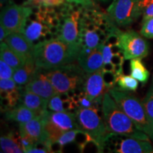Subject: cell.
I'll list each match as a JSON object with an SVG mask.
<instances>
[{"mask_svg":"<svg viewBox=\"0 0 153 153\" xmlns=\"http://www.w3.org/2000/svg\"><path fill=\"white\" fill-rule=\"evenodd\" d=\"M81 49L79 44L70 45L60 38L44 41L34 47V60L38 68L51 70L74 62Z\"/></svg>","mask_w":153,"mask_h":153,"instance_id":"1","label":"cell"},{"mask_svg":"<svg viewBox=\"0 0 153 153\" xmlns=\"http://www.w3.org/2000/svg\"><path fill=\"white\" fill-rule=\"evenodd\" d=\"M103 119L107 129L120 136L150 140V137L137 128L134 122L119 108L109 93L104 94L101 106Z\"/></svg>","mask_w":153,"mask_h":153,"instance_id":"2","label":"cell"},{"mask_svg":"<svg viewBox=\"0 0 153 153\" xmlns=\"http://www.w3.org/2000/svg\"><path fill=\"white\" fill-rule=\"evenodd\" d=\"M100 109L97 107L79 108L74 112L80 129L90 135L97 144L99 152H104L107 140L111 133L107 129L104 120L99 115Z\"/></svg>","mask_w":153,"mask_h":153,"instance_id":"3","label":"cell"},{"mask_svg":"<svg viewBox=\"0 0 153 153\" xmlns=\"http://www.w3.org/2000/svg\"><path fill=\"white\" fill-rule=\"evenodd\" d=\"M57 94L67 93L78 88H83L87 73L79 64L74 62L45 70Z\"/></svg>","mask_w":153,"mask_h":153,"instance_id":"4","label":"cell"},{"mask_svg":"<svg viewBox=\"0 0 153 153\" xmlns=\"http://www.w3.org/2000/svg\"><path fill=\"white\" fill-rule=\"evenodd\" d=\"M108 93L120 109L133 120L137 128L148 135L151 138L152 136V129L147 119L143 102L127 91L118 90L113 88L109 89Z\"/></svg>","mask_w":153,"mask_h":153,"instance_id":"5","label":"cell"},{"mask_svg":"<svg viewBox=\"0 0 153 153\" xmlns=\"http://www.w3.org/2000/svg\"><path fill=\"white\" fill-rule=\"evenodd\" d=\"M42 117L44 128L52 143L56 142L66 132L79 128L74 113L55 112L47 110L42 114Z\"/></svg>","mask_w":153,"mask_h":153,"instance_id":"6","label":"cell"},{"mask_svg":"<svg viewBox=\"0 0 153 153\" xmlns=\"http://www.w3.org/2000/svg\"><path fill=\"white\" fill-rule=\"evenodd\" d=\"M31 12V7L18 5L9 1L1 9L0 22L10 33H24L26 20Z\"/></svg>","mask_w":153,"mask_h":153,"instance_id":"7","label":"cell"},{"mask_svg":"<svg viewBox=\"0 0 153 153\" xmlns=\"http://www.w3.org/2000/svg\"><path fill=\"white\" fill-rule=\"evenodd\" d=\"M140 0H112L106 13L118 27L133 24L141 16L139 8Z\"/></svg>","mask_w":153,"mask_h":153,"instance_id":"8","label":"cell"},{"mask_svg":"<svg viewBox=\"0 0 153 153\" xmlns=\"http://www.w3.org/2000/svg\"><path fill=\"white\" fill-rule=\"evenodd\" d=\"M118 43L123 51L125 60L143 58L149 54L148 42L138 33L130 30L118 36Z\"/></svg>","mask_w":153,"mask_h":153,"instance_id":"9","label":"cell"},{"mask_svg":"<svg viewBox=\"0 0 153 153\" xmlns=\"http://www.w3.org/2000/svg\"><path fill=\"white\" fill-rule=\"evenodd\" d=\"M112 152L118 153H152L153 146L150 140L126 137V139L112 133L107 140L106 146Z\"/></svg>","mask_w":153,"mask_h":153,"instance_id":"10","label":"cell"},{"mask_svg":"<svg viewBox=\"0 0 153 153\" xmlns=\"http://www.w3.org/2000/svg\"><path fill=\"white\" fill-rule=\"evenodd\" d=\"M104 44L93 50L82 48L78 55L77 61L79 65L87 74H91L102 69L104 65L103 48Z\"/></svg>","mask_w":153,"mask_h":153,"instance_id":"11","label":"cell"},{"mask_svg":"<svg viewBox=\"0 0 153 153\" xmlns=\"http://www.w3.org/2000/svg\"><path fill=\"white\" fill-rule=\"evenodd\" d=\"M24 87L26 90L31 91L48 101L57 94L52 83L45 74V70L40 68L37 69L33 78Z\"/></svg>","mask_w":153,"mask_h":153,"instance_id":"12","label":"cell"},{"mask_svg":"<svg viewBox=\"0 0 153 153\" xmlns=\"http://www.w3.org/2000/svg\"><path fill=\"white\" fill-rule=\"evenodd\" d=\"M4 41L26 61L34 59L35 45L26 38L24 33H11L7 36Z\"/></svg>","mask_w":153,"mask_h":153,"instance_id":"13","label":"cell"},{"mask_svg":"<svg viewBox=\"0 0 153 153\" xmlns=\"http://www.w3.org/2000/svg\"><path fill=\"white\" fill-rule=\"evenodd\" d=\"M84 91L87 97L91 101L103 99L105 93L108 92L105 86L103 70L87 74V79L84 85Z\"/></svg>","mask_w":153,"mask_h":153,"instance_id":"14","label":"cell"},{"mask_svg":"<svg viewBox=\"0 0 153 153\" xmlns=\"http://www.w3.org/2000/svg\"><path fill=\"white\" fill-rule=\"evenodd\" d=\"M19 133L30 137L36 143L50 140L44 128L42 115L26 123H19Z\"/></svg>","mask_w":153,"mask_h":153,"instance_id":"15","label":"cell"},{"mask_svg":"<svg viewBox=\"0 0 153 153\" xmlns=\"http://www.w3.org/2000/svg\"><path fill=\"white\" fill-rule=\"evenodd\" d=\"M19 102L36 112L38 116H41L48 109V101L31 91L26 90L24 87Z\"/></svg>","mask_w":153,"mask_h":153,"instance_id":"16","label":"cell"},{"mask_svg":"<svg viewBox=\"0 0 153 153\" xmlns=\"http://www.w3.org/2000/svg\"><path fill=\"white\" fill-rule=\"evenodd\" d=\"M48 108L55 112H74L77 110L75 103L72 100L69 94H57L52 98L50 99L48 102Z\"/></svg>","mask_w":153,"mask_h":153,"instance_id":"17","label":"cell"},{"mask_svg":"<svg viewBox=\"0 0 153 153\" xmlns=\"http://www.w3.org/2000/svg\"><path fill=\"white\" fill-rule=\"evenodd\" d=\"M4 116L7 120L21 123L29 121L38 116L36 112L22 104L6 111Z\"/></svg>","mask_w":153,"mask_h":153,"instance_id":"18","label":"cell"},{"mask_svg":"<svg viewBox=\"0 0 153 153\" xmlns=\"http://www.w3.org/2000/svg\"><path fill=\"white\" fill-rule=\"evenodd\" d=\"M37 69L34 59L26 60L24 65L15 70L13 79L19 86H25L33 78Z\"/></svg>","mask_w":153,"mask_h":153,"instance_id":"19","label":"cell"},{"mask_svg":"<svg viewBox=\"0 0 153 153\" xmlns=\"http://www.w3.org/2000/svg\"><path fill=\"white\" fill-rule=\"evenodd\" d=\"M1 152L6 153H22L23 151L20 142V134L14 132L1 136L0 138Z\"/></svg>","mask_w":153,"mask_h":153,"instance_id":"20","label":"cell"},{"mask_svg":"<svg viewBox=\"0 0 153 153\" xmlns=\"http://www.w3.org/2000/svg\"><path fill=\"white\" fill-rule=\"evenodd\" d=\"M0 56L1 60H3L9 65H10L14 70L22 67L26 62V60L20 55L13 51L10 47L5 43L1 42L0 45Z\"/></svg>","mask_w":153,"mask_h":153,"instance_id":"21","label":"cell"},{"mask_svg":"<svg viewBox=\"0 0 153 153\" xmlns=\"http://www.w3.org/2000/svg\"><path fill=\"white\" fill-rule=\"evenodd\" d=\"M131 75L141 83L145 84L150 77V72L142 62V58H134L131 60Z\"/></svg>","mask_w":153,"mask_h":153,"instance_id":"22","label":"cell"},{"mask_svg":"<svg viewBox=\"0 0 153 153\" xmlns=\"http://www.w3.org/2000/svg\"><path fill=\"white\" fill-rule=\"evenodd\" d=\"M138 87V82L131 75H125L122 74L118 76L114 89L121 91H135Z\"/></svg>","mask_w":153,"mask_h":153,"instance_id":"23","label":"cell"},{"mask_svg":"<svg viewBox=\"0 0 153 153\" xmlns=\"http://www.w3.org/2000/svg\"><path fill=\"white\" fill-rule=\"evenodd\" d=\"M143 104L144 106L145 114H146L147 119L150 124L152 132V136L151 139L153 138V91L150 89L145 95V98L143 100Z\"/></svg>","mask_w":153,"mask_h":153,"instance_id":"24","label":"cell"},{"mask_svg":"<svg viewBox=\"0 0 153 153\" xmlns=\"http://www.w3.org/2000/svg\"><path fill=\"white\" fill-rule=\"evenodd\" d=\"M139 8L143 15V21L153 17V0H140Z\"/></svg>","mask_w":153,"mask_h":153,"instance_id":"25","label":"cell"},{"mask_svg":"<svg viewBox=\"0 0 153 153\" xmlns=\"http://www.w3.org/2000/svg\"><path fill=\"white\" fill-rule=\"evenodd\" d=\"M103 77H104L105 86L108 91H109V89L115 87L118 75L114 71L103 70Z\"/></svg>","mask_w":153,"mask_h":153,"instance_id":"26","label":"cell"},{"mask_svg":"<svg viewBox=\"0 0 153 153\" xmlns=\"http://www.w3.org/2000/svg\"><path fill=\"white\" fill-rule=\"evenodd\" d=\"M140 33L143 37L153 38V17L143 21L142 27Z\"/></svg>","mask_w":153,"mask_h":153,"instance_id":"27","label":"cell"},{"mask_svg":"<svg viewBox=\"0 0 153 153\" xmlns=\"http://www.w3.org/2000/svg\"><path fill=\"white\" fill-rule=\"evenodd\" d=\"M15 70L3 60H0V77L1 79L13 78Z\"/></svg>","mask_w":153,"mask_h":153,"instance_id":"28","label":"cell"},{"mask_svg":"<svg viewBox=\"0 0 153 153\" xmlns=\"http://www.w3.org/2000/svg\"><path fill=\"white\" fill-rule=\"evenodd\" d=\"M20 142L23 151H24V152L26 153H28V151L31 148H33L36 144L33 140H32L27 135H23V134H20Z\"/></svg>","mask_w":153,"mask_h":153,"instance_id":"29","label":"cell"},{"mask_svg":"<svg viewBox=\"0 0 153 153\" xmlns=\"http://www.w3.org/2000/svg\"><path fill=\"white\" fill-rule=\"evenodd\" d=\"M18 85L16 82L11 79H1L0 80V90L9 91L12 90V89H16L18 87Z\"/></svg>","mask_w":153,"mask_h":153,"instance_id":"30","label":"cell"},{"mask_svg":"<svg viewBox=\"0 0 153 153\" xmlns=\"http://www.w3.org/2000/svg\"><path fill=\"white\" fill-rule=\"evenodd\" d=\"M65 2V0H43L41 6L44 7H57Z\"/></svg>","mask_w":153,"mask_h":153,"instance_id":"31","label":"cell"},{"mask_svg":"<svg viewBox=\"0 0 153 153\" xmlns=\"http://www.w3.org/2000/svg\"><path fill=\"white\" fill-rule=\"evenodd\" d=\"M9 34H10V33L1 24V26H0V41H1V43L4 41V39Z\"/></svg>","mask_w":153,"mask_h":153,"instance_id":"32","label":"cell"},{"mask_svg":"<svg viewBox=\"0 0 153 153\" xmlns=\"http://www.w3.org/2000/svg\"><path fill=\"white\" fill-rule=\"evenodd\" d=\"M9 2V0H0V3H1V7L2 8V7H4L6 4H7Z\"/></svg>","mask_w":153,"mask_h":153,"instance_id":"33","label":"cell"},{"mask_svg":"<svg viewBox=\"0 0 153 153\" xmlns=\"http://www.w3.org/2000/svg\"><path fill=\"white\" fill-rule=\"evenodd\" d=\"M95 1H101V2H107V1H110V0H94Z\"/></svg>","mask_w":153,"mask_h":153,"instance_id":"34","label":"cell"},{"mask_svg":"<svg viewBox=\"0 0 153 153\" xmlns=\"http://www.w3.org/2000/svg\"><path fill=\"white\" fill-rule=\"evenodd\" d=\"M150 89H151V90H152V91H153V85L152 86V87H151V88H150Z\"/></svg>","mask_w":153,"mask_h":153,"instance_id":"35","label":"cell"},{"mask_svg":"<svg viewBox=\"0 0 153 153\" xmlns=\"http://www.w3.org/2000/svg\"><path fill=\"white\" fill-rule=\"evenodd\" d=\"M152 84H153V76H152Z\"/></svg>","mask_w":153,"mask_h":153,"instance_id":"36","label":"cell"},{"mask_svg":"<svg viewBox=\"0 0 153 153\" xmlns=\"http://www.w3.org/2000/svg\"><path fill=\"white\" fill-rule=\"evenodd\" d=\"M152 140H153V138H152Z\"/></svg>","mask_w":153,"mask_h":153,"instance_id":"37","label":"cell"}]
</instances>
